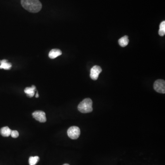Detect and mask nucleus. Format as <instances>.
Returning <instances> with one entry per match:
<instances>
[{
  "label": "nucleus",
  "instance_id": "1",
  "mask_svg": "<svg viewBox=\"0 0 165 165\" xmlns=\"http://www.w3.org/2000/svg\"><path fill=\"white\" fill-rule=\"evenodd\" d=\"M21 2L23 7L31 13H38L42 8L39 0H21Z\"/></svg>",
  "mask_w": 165,
  "mask_h": 165
},
{
  "label": "nucleus",
  "instance_id": "6",
  "mask_svg": "<svg viewBox=\"0 0 165 165\" xmlns=\"http://www.w3.org/2000/svg\"><path fill=\"white\" fill-rule=\"evenodd\" d=\"M102 72V69L99 66H94L90 70V77L92 80H96L98 78L99 75Z\"/></svg>",
  "mask_w": 165,
  "mask_h": 165
},
{
  "label": "nucleus",
  "instance_id": "13",
  "mask_svg": "<svg viewBox=\"0 0 165 165\" xmlns=\"http://www.w3.org/2000/svg\"><path fill=\"white\" fill-rule=\"evenodd\" d=\"M165 34V21H163L160 25L159 35L161 36H163Z\"/></svg>",
  "mask_w": 165,
  "mask_h": 165
},
{
  "label": "nucleus",
  "instance_id": "15",
  "mask_svg": "<svg viewBox=\"0 0 165 165\" xmlns=\"http://www.w3.org/2000/svg\"><path fill=\"white\" fill-rule=\"evenodd\" d=\"M39 97V95L38 93V92H37V93H36V95H35V97L38 98Z\"/></svg>",
  "mask_w": 165,
  "mask_h": 165
},
{
  "label": "nucleus",
  "instance_id": "14",
  "mask_svg": "<svg viewBox=\"0 0 165 165\" xmlns=\"http://www.w3.org/2000/svg\"><path fill=\"white\" fill-rule=\"evenodd\" d=\"M10 135L13 138H16L18 137L19 136V133L17 130H11Z\"/></svg>",
  "mask_w": 165,
  "mask_h": 165
},
{
  "label": "nucleus",
  "instance_id": "7",
  "mask_svg": "<svg viewBox=\"0 0 165 165\" xmlns=\"http://www.w3.org/2000/svg\"><path fill=\"white\" fill-rule=\"evenodd\" d=\"M36 87L35 86L32 85V87H27L25 89V92L29 97H32L35 95Z\"/></svg>",
  "mask_w": 165,
  "mask_h": 165
},
{
  "label": "nucleus",
  "instance_id": "11",
  "mask_svg": "<svg viewBox=\"0 0 165 165\" xmlns=\"http://www.w3.org/2000/svg\"><path fill=\"white\" fill-rule=\"evenodd\" d=\"M118 42L119 44L121 47H126L129 43L128 36L125 35V36L122 37L121 38L119 39Z\"/></svg>",
  "mask_w": 165,
  "mask_h": 165
},
{
  "label": "nucleus",
  "instance_id": "4",
  "mask_svg": "<svg viewBox=\"0 0 165 165\" xmlns=\"http://www.w3.org/2000/svg\"><path fill=\"white\" fill-rule=\"evenodd\" d=\"M154 88L158 93H165V81L164 80H158L154 84Z\"/></svg>",
  "mask_w": 165,
  "mask_h": 165
},
{
  "label": "nucleus",
  "instance_id": "2",
  "mask_svg": "<svg viewBox=\"0 0 165 165\" xmlns=\"http://www.w3.org/2000/svg\"><path fill=\"white\" fill-rule=\"evenodd\" d=\"M92 105L93 102L90 98L85 99L78 105V109L81 113H90L93 111Z\"/></svg>",
  "mask_w": 165,
  "mask_h": 165
},
{
  "label": "nucleus",
  "instance_id": "12",
  "mask_svg": "<svg viewBox=\"0 0 165 165\" xmlns=\"http://www.w3.org/2000/svg\"><path fill=\"white\" fill-rule=\"evenodd\" d=\"M39 158L38 156L31 157L29 158V164L30 165H35L39 161Z\"/></svg>",
  "mask_w": 165,
  "mask_h": 165
},
{
  "label": "nucleus",
  "instance_id": "8",
  "mask_svg": "<svg viewBox=\"0 0 165 165\" xmlns=\"http://www.w3.org/2000/svg\"><path fill=\"white\" fill-rule=\"evenodd\" d=\"M62 54L61 51L59 49H52L49 53V56L51 59H55Z\"/></svg>",
  "mask_w": 165,
  "mask_h": 165
},
{
  "label": "nucleus",
  "instance_id": "16",
  "mask_svg": "<svg viewBox=\"0 0 165 165\" xmlns=\"http://www.w3.org/2000/svg\"><path fill=\"white\" fill-rule=\"evenodd\" d=\"M63 165H69L68 164H63Z\"/></svg>",
  "mask_w": 165,
  "mask_h": 165
},
{
  "label": "nucleus",
  "instance_id": "5",
  "mask_svg": "<svg viewBox=\"0 0 165 165\" xmlns=\"http://www.w3.org/2000/svg\"><path fill=\"white\" fill-rule=\"evenodd\" d=\"M33 118H35L36 120L39 121L40 123H44L47 121L46 113L41 111H37L33 112L32 114Z\"/></svg>",
  "mask_w": 165,
  "mask_h": 165
},
{
  "label": "nucleus",
  "instance_id": "10",
  "mask_svg": "<svg viewBox=\"0 0 165 165\" xmlns=\"http://www.w3.org/2000/svg\"><path fill=\"white\" fill-rule=\"evenodd\" d=\"M11 130L8 127H3L0 130V133L3 137H8L11 135Z\"/></svg>",
  "mask_w": 165,
  "mask_h": 165
},
{
  "label": "nucleus",
  "instance_id": "9",
  "mask_svg": "<svg viewBox=\"0 0 165 165\" xmlns=\"http://www.w3.org/2000/svg\"><path fill=\"white\" fill-rule=\"evenodd\" d=\"M0 69H4L5 70H9L12 68V64L8 63L6 60L0 61Z\"/></svg>",
  "mask_w": 165,
  "mask_h": 165
},
{
  "label": "nucleus",
  "instance_id": "3",
  "mask_svg": "<svg viewBox=\"0 0 165 165\" xmlns=\"http://www.w3.org/2000/svg\"><path fill=\"white\" fill-rule=\"evenodd\" d=\"M67 133L69 137L71 139L76 140L80 135V130L77 126H72L68 128Z\"/></svg>",
  "mask_w": 165,
  "mask_h": 165
}]
</instances>
